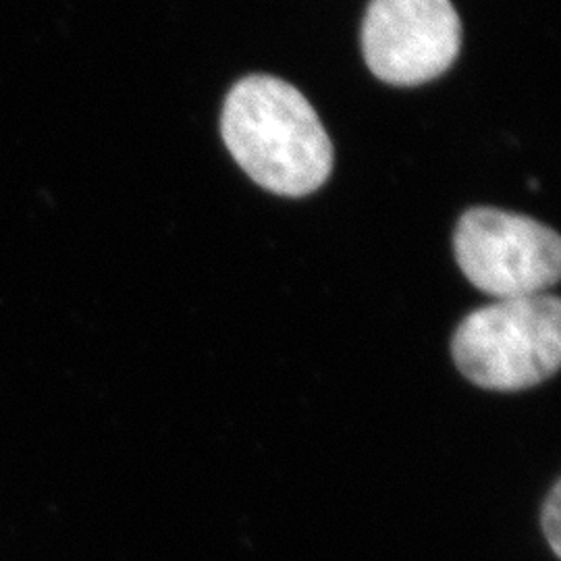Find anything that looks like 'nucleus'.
<instances>
[{
	"mask_svg": "<svg viewBox=\"0 0 561 561\" xmlns=\"http://www.w3.org/2000/svg\"><path fill=\"white\" fill-rule=\"evenodd\" d=\"M227 150L266 192L304 198L333 173V144L298 88L273 76L238 81L222 106Z\"/></svg>",
	"mask_w": 561,
	"mask_h": 561,
	"instance_id": "obj_1",
	"label": "nucleus"
},
{
	"mask_svg": "<svg viewBox=\"0 0 561 561\" xmlns=\"http://www.w3.org/2000/svg\"><path fill=\"white\" fill-rule=\"evenodd\" d=\"M451 356L461 375L482 389L541 385L560 370V298L539 294L470 312L454 333Z\"/></svg>",
	"mask_w": 561,
	"mask_h": 561,
	"instance_id": "obj_2",
	"label": "nucleus"
},
{
	"mask_svg": "<svg viewBox=\"0 0 561 561\" xmlns=\"http://www.w3.org/2000/svg\"><path fill=\"white\" fill-rule=\"evenodd\" d=\"M454 252L463 277L497 300L539 296L560 280V236L516 213L486 206L466 210Z\"/></svg>",
	"mask_w": 561,
	"mask_h": 561,
	"instance_id": "obj_3",
	"label": "nucleus"
},
{
	"mask_svg": "<svg viewBox=\"0 0 561 561\" xmlns=\"http://www.w3.org/2000/svg\"><path fill=\"white\" fill-rule=\"evenodd\" d=\"M461 46V21L451 0H373L362 23L368 69L389 85L437 80Z\"/></svg>",
	"mask_w": 561,
	"mask_h": 561,
	"instance_id": "obj_4",
	"label": "nucleus"
},
{
	"mask_svg": "<svg viewBox=\"0 0 561 561\" xmlns=\"http://www.w3.org/2000/svg\"><path fill=\"white\" fill-rule=\"evenodd\" d=\"M541 528L545 541L549 542L556 558L561 556V482L553 484L542 503Z\"/></svg>",
	"mask_w": 561,
	"mask_h": 561,
	"instance_id": "obj_5",
	"label": "nucleus"
}]
</instances>
